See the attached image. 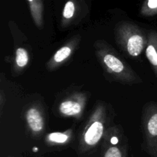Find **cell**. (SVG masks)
Wrapping results in <instances>:
<instances>
[{
	"mask_svg": "<svg viewBox=\"0 0 157 157\" xmlns=\"http://www.w3.org/2000/svg\"><path fill=\"white\" fill-rule=\"evenodd\" d=\"M146 57L150 61L155 75L157 77V32L150 30L147 33Z\"/></svg>",
	"mask_w": 157,
	"mask_h": 157,
	"instance_id": "9c48e42d",
	"label": "cell"
},
{
	"mask_svg": "<svg viewBox=\"0 0 157 157\" xmlns=\"http://www.w3.org/2000/svg\"><path fill=\"white\" fill-rule=\"evenodd\" d=\"M71 130L64 132H55L51 133L46 136V142L51 144H63L67 143L71 137Z\"/></svg>",
	"mask_w": 157,
	"mask_h": 157,
	"instance_id": "8fae6325",
	"label": "cell"
},
{
	"mask_svg": "<svg viewBox=\"0 0 157 157\" xmlns=\"http://www.w3.org/2000/svg\"><path fill=\"white\" fill-rule=\"evenodd\" d=\"M29 62V55L27 51L23 48H17L15 52V63L18 67H25Z\"/></svg>",
	"mask_w": 157,
	"mask_h": 157,
	"instance_id": "4fadbf2b",
	"label": "cell"
},
{
	"mask_svg": "<svg viewBox=\"0 0 157 157\" xmlns=\"http://www.w3.org/2000/svg\"><path fill=\"white\" fill-rule=\"evenodd\" d=\"M144 149L150 157H157V103L145 104L142 113Z\"/></svg>",
	"mask_w": 157,
	"mask_h": 157,
	"instance_id": "277c9868",
	"label": "cell"
},
{
	"mask_svg": "<svg viewBox=\"0 0 157 157\" xmlns=\"http://www.w3.org/2000/svg\"><path fill=\"white\" fill-rule=\"evenodd\" d=\"M75 44H76V41H71L68 44H65L58 49L53 55V57L49 60L47 64L48 69L54 70L57 68L60 64L64 63L71 55Z\"/></svg>",
	"mask_w": 157,
	"mask_h": 157,
	"instance_id": "ba28073f",
	"label": "cell"
},
{
	"mask_svg": "<svg viewBox=\"0 0 157 157\" xmlns=\"http://www.w3.org/2000/svg\"><path fill=\"white\" fill-rule=\"evenodd\" d=\"M115 39L121 51L130 57H138L147 44V34L136 24L121 21L115 27Z\"/></svg>",
	"mask_w": 157,
	"mask_h": 157,
	"instance_id": "3957f363",
	"label": "cell"
},
{
	"mask_svg": "<svg viewBox=\"0 0 157 157\" xmlns=\"http://www.w3.org/2000/svg\"><path fill=\"white\" fill-rule=\"evenodd\" d=\"M29 8H30L31 14L33 18L35 25L38 27L41 28L43 25V3L40 0L34 1L29 0Z\"/></svg>",
	"mask_w": 157,
	"mask_h": 157,
	"instance_id": "30bf717a",
	"label": "cell"
},
{
	"mask_svg": "<svg viewBox=\"0 0 157 157\" xmlns=\"http://www.w3.org/2000/svg\"><path fill=\"white\" fill-rule=\"evenodd\" d=\"M97 58L104 72L110 78L124 84L141 82L140 78L132 70L130 66L121 58L112 46L99 40L94 44Z\"/></svg>",
	"mask_w": 157,
	"mask_h": 157,
	"instance_id": "6da1fadb",
	"label": "cell"
},
{
	"mask_svg": "<svg viewBox=\"0 0 157 157\" xmlns=\"http://www.w3.org/2000/svg\"><path fill=\"white\" fill-rule=\"evenodd\" d=\"M121 130L117 127L108 128L104 136L100 157H127V146L121 144Z\"/></svg>",
	"mask_w": 157,
	"mask_h": 157,
	"instance_id": "5b68a950",
	"label": "cell"
},
{
	"mask_svg": "<svg viewBox=\"0 0 157 157\" xmlns=\"http://www.w3.org/2000/svg\"><path fill=\"white\" fill-rule=\"evenodd\" d=\"M107 109L104 104H98L89 117L79 136L78 153L87 155L93 152L106 133Z\"/></svg>",
	"mask_w": 157,
	"mask_h": 157,
	"instance_id": "7a4b0ae2",
	"label": "cell"
},
{
	"mask_svg": "<svg viewBox=\"0 0 157 157\" xmlns=\"http://www.w3.org/2000/svg\"><path fill=\"white\" fill-rule=\"evenodd\" d=\"M140 13L144 16H153L157 15V0H148L144 3Z\"/></svg>",
	"mask_w": 157,
	"mask_h": 157,
	"instance_id": "7c38bea8",
	"label": "cell"
},
{
	"mask_svg": "<svg viewBox=\"0 0 157 157\" xmlns=\"http://www.w3.org/2000/svg\"><path fill=\"white\" fill-rule=\"evenodd\" d=\"M25 120L32 134L38 135L44 128V120L42 112L38 107H29L25 113Z\"/></svg>",
	"mask_w": 157,
	"mask_h": 157,
	"instance_id": "52a82bcc",
	"label": "cell"
},
{
	"mask_svg": "<svg viewBox=\"0 0 157 157\" xmlns=\"http://www.w3.org/2000/svg\"><path fill=\"white\" fill-rule=\"evenodd\" d=\"M75 12H76V5L75 2L69 1L66 2L62 13L64 20L68 21L71 19L75 16Z\"/></svg>",
	"mask_w": 157,
	"mask_h": 157,
	"instance_id": "5bb4252c",
	"label": "cell"
},
{
	"mask_svg": "<svg viewBox=\"0 0 157 157\" xmlns=\"http://www.w3.org/2000/svg\"><path fill=\"white\" fill-rule=\"evenodd\" d=\"M86 98L84 94H75L63 100L58 105V111L64 117H79L84 111Z\"/></svg>",
	"mask_w": 157,
	"mask_h": 157,
	"instance_id": "8992f818",
	"label": "cell"
}]
</instances>
